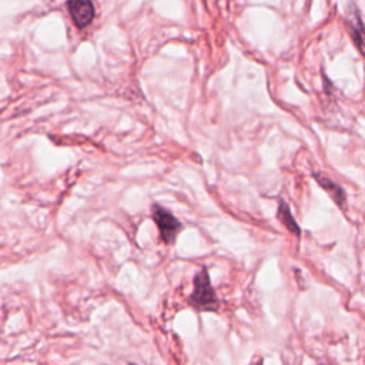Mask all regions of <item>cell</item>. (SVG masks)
<instances>
[{"instance_id": "6da1fadb", "label": "cell", "mask_w": 365, "mask_h": 365, "mask_svg": "<svg viewBox=\"0 0 365 365\" xmlns=\"http://www.w3.org/2000/svg\"><path fill=\"white\" fill-rule=\"evenodd\" d=\"M188 302L197 309L202 311H214L218 308V299L211 285L208 269L205 267L194 277V288Z\"/></svg>"}, {"instance_id": "7a4b0ae2", "label": "cell", "mask_w": 365, "mask_h": 365, "mask_svg": "<svg viewBox=\"0 0 365 365\" xmlns=\"http://www.w3.org/2000/svg\"><path fill=\"white\" fill-rule=\"evenodd\" d=\"M153 220L157 224L160 231V237L165 244H174L178 232L181 231V222L174 217L171 211L164 208L163 205H153Z\"/></svg>"}, {"instance_id": "3957f363", "label": "cell", "mask_w": 365, "mask_h": 365, "mask_svg": "<svg viewBox=\"0 0 365 365\" xmlns=\"http://www.w3.org/2000/svg\"><path fill=\"white\" fill-rule=\"evenodd\" d=\"M345 21H346V27H348V31L351 34L354 44L356 46V48L365 58V24L362 21L361 13L355 3H351L348 6Z\"/></svg>"}, {"instance_id": "277c9868", "label": "cell", "mask_w": 365, "mask_h": 365, "mask_svg": "<svg viewBox=\"0 0 365 365\" xmlns=\"http://www.w3.org/2000/svg\"><path fill=\"white\" fill-rule=\"evenodd\" d=\"M67 9L77 27L88 26L94 17V6L91 0H68Z\"/></svg>"}, {"instance_id": "5b68a950", "label": "cell", "mask_w": 365, "mask_h": 365, "mask_svg": "<svg viewBox=\"0 0 365 365\" xmlns=\"http://www.w3.org/2000/svg\"><path fill=\"white\" fill-rule=\"evenodd\" d=\"M314 177L315 180L318 181V184L331 195V198L339 205V207H344L345 202H346V195H345V191L341 185H338L336 182H334L332 180H329L328 177L319 174V173H314Z\"/></svg>"}, {"instance_id": "8992f818", "label": "cell", "mask_w": 365, "mask_h": 365, "mask_svg": "<svg viewBox=\"0 0 365 365\" xmlns=\"http://www.w3.org/2000/svg\"><path fill=\"white\" fill-rule=\"evenodd\" d=\"M278 218H279L281 222L285 225V228H288L292 234L299 235V232H301L299 225H298L297 221L294 220V217H292V214H291V210H289V207H288V204H287L285 201H281V202H279Z\"/></svg>"}]
</instances>
